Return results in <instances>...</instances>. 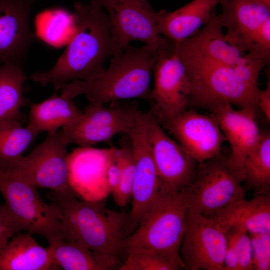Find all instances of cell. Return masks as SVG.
Here are the masks:
<instances>
[{"label":"cell","instance_id":"6da1fadb","mask_svg":"<svg viewBox=\"0 0 270 270\" xmlns=\"http://www.w3.org/2000/svg\"><path fill=\"white\" fill-rule=\"evenodd\" d=\"M72 13L74 28L65 50L50 70L30 77L42 86L52 84L54 92L72 81L96 78L104 69L106 59L120 52L104 10L91 2H76Z\"/></svg>","mask_w":270,"mask_h":270},{"label":"cell","instance_id":"7a4b0ae2","mask_svg":"<svg viewBox=\"0 0 270 270\" xmlns=\"http://www.w3.org/2000/svg\"><path fill=\"white\" fill-rule=\"evenodd\" d=\"M163 49L144 45H128L112 57L107 68L90 80H77L64 84L62 93L72 100L84 95L90 105H104L121 100H148L153 70Z\"/></svg>","mask_w":270,"mask_h":270},{"label":"cell","instance_id":"3957f363","mask_svg":"<svg viewBox=\"0 0 270 270\" xmlns=\"http://www.w3.org/2000/svg\"><path fill=\"white\" fill-rule=\"evenodd\" d=\"M48 196L62 212L64 240L119 257L128 236L129 213L109 209L99 202L79 200L74 192H52Z\"/></svg>","mask_w":270,"mask_h":270},{"label":"cell","instance_id":"277c9868","mask_svg":"<svg viewBox=\"0 0 270 270\" xmlns=\"http://www.w3.org/2000/svg\"><path fill=\"white\" fill-rule=\"evenodd\" d=\"M268 65L246 54L243 60L235 66L186 68L192 83L189 106L210 111L228 104L256 113L258 80L262 70Z\"/></svg>","mask_w":270,"mask_h":270},{"label":"cell","instance_id":"5b68a950","mask_svg":"<svg viewBox=\"0 0 270 270\" xmlns=\"http://www.w3.org/2000/svg\"><path fill=\"white\" fill-rule=\"evenodd\" d=\"M186 210L182 191L160 188L136 228L124 240L123 250H150L186 269L180 250L186 229Z\"/></svg>","mask_w":270,"mask_h":270},{"label":"cell","instance_id":"8992f818","mask_svg":"<svg viewBox=\"0 0 270 270\" xmlns=\"http://www.w3.org/2000/svg\"><path fill=\"white\" fill-rule=\"evenodd\" d=\"M243 169L233 168L220 154L198 164L190 184L182 192L186 209L209 216L244 198Z\"/></svg>","mask_w":270,"mask_h":270},{"label":"cell","instance_id":"52a82bcc","mask_svg":"<svg viewBox=\"0 0 270 270\" xmlns=\"http://www.w3.org/2000/svg\"><path fill=\"white\" fill-rule=\"evenodd\" d=\"M0 192L23 230L44 236L49 244L63 240V216L60 208L54 202L46 203L34 186L10 168L0 166Z\"/></svg>","mask_w":270,"mask_h":270},{"label":"cell","instance_id":"ba28073f","mask_svg":"<svg viewBox=\"0 0 270 270\" xmlns=\"http://www.w3.org/2000/svg\"><path fill=\"white\" fill-rule=\"evenodd\" d=\"M152 77L148 100L152 106L150 111L160 124L188 109L192 92L190 78L172 41L161 51Z\"/></svg>","mask_w":270,"mask_h":270},{"label":"cell","instance_id":"9c48e42d","mask_svg":"<svg viewBox=\"0 0 270 270\" xmlns=\"http://www.w3.org/2000/svg\"><path fill=\"white\" fill-rule=\"evenodd\" d=\"M90 2L107 14L110 32L120 52L133 40L160 50L170 44V40L158 30L156 12L148 0H91Z\"/></svg>","mask_w":270,"mask_h":270},{"label":"cell","instance_id":"30bf717a","mask_svg":"<svg viewBox=\"0 0 270 270\" xmlns=\"http://www.w3.org/2000/svg\"><path fill=\"white\" fill-rule=\"evenodd\" d=\"M140 112L135 105L106 107L88 104L79 118L58 132L67 146L88 147L106 142L118 134H126Z\"/></svg>","mask_w":270,"mask_h":270},{"label":"cell","instance_id":"8fae6325","mask_svg":"<svg viewBox=\"0 0 270 270\" xmlns=\"http://www.w3.org/2000/svg\"><path fill=\"white\" fill-rule=\"evenodd\" d=\"M66 146L58 132L48 134L30 154L23 156L13 166L6 168L35 187L57 193L72 192Z\"/></svg>","mask_w":270,"mask_h":270},{"label":"cell","instance_id":"7c38bea8","mask_svg":"<svg viewBox=\"0 0 270 270\" xmlns=\"http://www.w3.org/2000/svg\"><path fill=\"white\" fill-rule=\"evenodd\" d=\"M148 112L141 111L126 134L134 154L135 172L129 213V235L138 226L142 216L158 196L160 180L152 158L148 130Z\"/></svg>","mask_w":270,"mask_h":270},{"label":"cell","instance_id":"4fadbf2b","mask_svg":"<svg viewBox=\"0 0 270 270\" xmlns=\"http://www.w3.org/2000/svg\"><path fill=\"white\" fill-rule=\"evenodd\" d=\"M226 232L212 218L186 210L180 256L188 270H224Z\"/></svg>","mask_w":270,"mask_h":270},{"label":"cell","instance_id":"5bb4252c","mask_svg":"<svg viewBox=\"0 0 270 270\" xmlns=\"http://www.w3.org/2000/svg\"><path fill=\"white\" fill-rule=\"evenodd\" d=\"M148 136L160 188L181 192L192 181L198 163L163 130L151 112H148Z\"/></svg>","mask_w":270,"mask_h":270},{"label":"cell","instance_id":"9a60e30c","mask_svg":"<svg viewBox=\"0 0 270 270\" xmlns=\"http://www.w3.org/2000/svg\"><path fill=\"white\" fill-rule=\"evenodd\" d=\"M162 124L198 164L222 154V146L226 140L210 114L187 109Z\"/></svg>","mask_w":270,"mask_h":270},{"label":"cell","instance_id":"2e32d148","mask_svg":"<svg viewBox=\"0 0 270 270\" xmlns=\"http://www.w3.org/2000/svg\"><path fill=\"white\" fill-rule=\"evenodd\" d=\"M217 14L196 34L174 42L177 54L186 68L207 66H235L242 62L246 54L226 40Z\"/></svg>","mask_w":270,"mask_h":270},{"label":"cell","instance_id":"e0dca14e","mask_svg":"<svg viewBox=\"0 0 270 270\" xmlns=\"http://www.w3.org/2000/svg\"><path fill=\"white\" fill-rule=\"evenodd\" d=\"M36 0H0V64L21 66L36 36L29 24Z\"/></svg>","mask_w":270,"mask_h":270},{"label":"cell","instance_id":"ac0fdd59","mask_svg":"<svg viewBox=\"0 0 270 270\" xmlns=\"http://www.w3.org/2000/svg\"><path fill=\"white\" fill-rule=\"evenodd\" d=\"M210 112L230 144V164L242 169L245 158L254 149L261 134L256 120V113L248 108L236 110L228 104L218 106Z\"/></svg>","mask_w":270,"mask_h":270},{"label":"cell","instance_id":"d6986e66","mask_svg":"<svg viewBox=\"0 0 270 270\" xmlns=\"http://www.w3.org/2000/svg\"><path fill=\"white\" fill-rule=\"evenodd\" d=\"M218 20L226 30V40L246 54L250 40L260 26L270 18V8L254 0H221Z\"/></svg>","mask_w":270,"mask_h":270},{"label":"cell","instance_id":"ffe728a7","mask_svg":"<svg viewBox=\"0 0 270 270\" xmlns=\"http://www.w3.org/2000/svg\"><path fill=\"white\" fill-rule=\"evenodd\" d=\"M221 0H192L171 12H156L157 29L160 35L174 42L196 34L216 14Z\"/></svg>","mask_w":270,"mask_h":270},{"label":"cell","instance_id":"44dd1931","mask_svg":"<svg viewBox=\"0 0 270 270\" xmlns=\"http://www.w3.org/2000/svg\"><path fill=\"white\" fill-rule=\"evenodd\" d=\"M225 232L239 226L248 234L270 232V194L236 201L209 216Z\"/></svg>","mask_w":270,"mask_h":270},{"label":"cell","instance_id":"7402d4cb","mask_svg":"<svg viewBox=\"0 0 270 270\" xmlns=\"http://www.w3.org/2000/svg\"><path fill=\"white\" fill-rule=\"evenodd\" d=\"M47 248L52 264L65 270H114L122 264L118 256L62 240L50 244Z\"/></svg>","mask_w":270,"mask_h":270},{"label":"cell","instance_id":"603a6c76","mask_svg":"<svg viewBox=\"0 0 270 270\" xmlns=\"http://www.w3.org/2000/svg\"><path fill=\"white\" fill-rule=\"evenodd\" d=\"M30 233H18L0 253V270H48L56 268L48 248L40 246Z\"/></svg>","mask_w":270,"mask_h":270},{"label":"cell","instance_id":"cb8c5ba5","mask_svg":"<svg viewBox=\"0 0 270 270\" xmlns=\"http://www.w3.org/2000/svg\"><path fill=\"white\" fill-rule=\"evenodd\" d=\"M72 100L61 94H54L44 100L30 106L28 126L40 133L57 132L60 128L76 122L82 114Z\"/></svg>","mask_w":270,"mask_h":270},{"label":"cell","instance_id":"d4e9b609","mask_svg":"<svg viewBox=\"0 0 270 270\" xmlns=\"http://www.w3.org/2000/svg\"><path fill=\"white\" fill-rule=\"evenodd\" d=\"M26 78L21 66L0 64V122L20 120V110L26 103L23 84Z\"/></svg>","mask_w":270,"mask_h":270},{"label":"cell","instance_id":"484cf974","mask_svg":"<svg viewBox=\"0 0 270 270\" xmlns=\"http://www.w3.org/2000/svg\"><path fill=\"white\" fill-rule=\"evenodd\" d=\"M247 189H253L255 195L270 194V134L261 132L254 149L246 156L242 165Z\"/></svg>","mask_w":270,"mask_h":270},{"label":"cell","instance_id":"4316f807","mask_svg":"<svg viewBox=\"0 0 270 270\" xmlns=\"http://www.w3.org/2000/svg\"><path fill=\"white\" fill-rule=\"evenodd\" d=\"M39 134L28 125L22 126L20 120L0 122V166H14Z\"/></svg>","mask_w":270,"mask_h":270},{"label":"cell","instance_id":"83f0119b","mask_svg":"<svg viewBox=\"0 0 270 270\" xmlns=\"http://www.w3.org/2000/svg\"><path fill=\"white\" fill-rule=\"evenodd\" d=\"M127 257L118 270H178L177 263L163 255L145 248H134L126 252Z\"/></svg>","mask_w":270,"mask_h":270},{"label":"cell","instance_id":"f1b7e54d","mask_svg":"<svg viewBox=\"0 0 270 270\" xmlns=\"http://www.w3.org/2000/svg\"><path fill=\"white\" fill-rule=\"evenodd\" d=\"M127 139L122 140L120 147L116 149L121 175L119 186L112 196L116 204L121 206H126L131 198L135 172L134 154L128 136Z\"/></svg>","mask_w":270,"mask_h":270},{"label":"cell","instance_id":"f546056e","mask_svg":"<svg viewBox=\"0 0 270 270\" xmlns=\"http://www.w3.org/2000/svg\"><path fill=\"white\" fill-rule=\"evenodd\" d=\"M46 14L44 36L49 43H58L66 34L73 31L74 20L72 12L64 8H56L50 9Z\"/></svg>","mask_w":270,"mask_h":270},{"label":"cell","instance_id":"4dcf8cb0","mask_svg":"<svg viewBox=\"0 0 270 270\" xmlns=\"http://www.w3.org/2000/svg\"><path fill=\"white\" fill-rule=\"evenodd\" d=\"M228 230L232 231L234 238L238 270H253L252 246L248 232L239 226L231 227Z\"/></svg>","mask_w":270,"mask_h":270},{"label":"cell","instance_id":"1f68e13d","mask_svg":"<svg viewBox=\"0 0 270 270\" xmlns=\"http://www.w3.org/2000/svg\"><path fill=\"white\" fill-rule=\"evenodd\" d=\"M246 54L254 58L270 62V18L264 22L252 37Z\"/></svg>","mask_w":270,"mask_h":270},{"label":"cell","instance_id":"d6a6232c","mask_svg":"<svg viewBox=\"0 0 270 270\" xmlns=\"http://www.w3.org/2000/svg\"><path fill=\"white\" fill-rule=\"evenodd\" d=\"M255 270H270V232L249 234Z\"/></svg>","mask_w":270,"mask_h":270},{"label":"cell","instance_id":"836d02e7","mask_svg":"<svg viewBox=\"0 0 270 270\" xmlns=\"http://www.w3.org/2000/svg\"><path fill=\"white\" fill-rule=\"evenodd\" d=\"M23 230L20 222L12 216L4 204H0V253L8 240Z\"/></svg>","mask_w":270,"mask_h":270},{"label":"cell","instance_id":"e575fe53","mask_svg":"<svg viewBox=\"0 0 270 270\" xmlns=\"http://www.w3.org/2000/svg\"><path fill=\"white\" fill-rule=\"evenodd\" d=\"M121 170L117 150H112L108 154L105 168V179L108 188L114 194L119 186Z\"/></svg>","mask_w":270,"mask_h":270},{"label":"cell","instance_id":"d590c367","mask_svg":"<svg viewBox=\"0 0 270 270\" xmlns=\"http://www.w3.org/2000/svg\"><path fill=\"white\" fill-rule=\"evenodd\" d=\"M258 109L262 112L267 120H270V76L266 87L258 91L257 97Z\"/></svg>","mask_w":270,"mask_h":270},{"label":"cell","instance_id":"8d00e7d4","mask_svg":"<svg viewBox=\"0 0 270 270\" xmlns=\"http://www.w3.org/2000/svg\"><path fill=\"white\" fill-rule=\"evenodd\" d=\"M254 0L264 6L270 8V0Z\"/></svg>","mask_w":270,"mask_h":270}]
</instances>
